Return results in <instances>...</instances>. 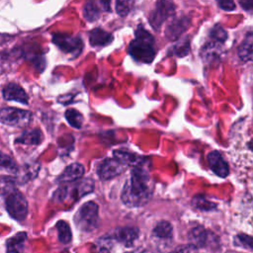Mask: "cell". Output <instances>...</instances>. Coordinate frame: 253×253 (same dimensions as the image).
<instances>
[{"instance_id":"cell-32","label":"cell","mask_w":253,"mask_h":253,"mask_svg":"<svg viewBox=\"0 0 253 253\" xmlns=\"http://www.w3.org/2000/svg\"><path fill=\"white\" fill-rule=\"evenodd\" d=\"M110 237H104L100 241V246H99V252L98 253H110Z\"/></svg>"},{"instance_id":"cell-14","label":"cell","mask_w":253,"mask_h":253,"mask_svg":"<svg viewBox=\"0 0 253 253\" xmlns=\"http://www.w3.org/2000/svg\"><path fill=\"white\" fill-rule=\"evenodd\" d=\"M84 174V167L80 163H72L67 166L64 171L57 178L58 183L70 184L78 181Z\"/></svg>"},{"instance_id":"cell-9","label":"cell","mask_w":253,"mask_h":253,"mask_svg":"<svg viewBox=\"0 0 253 253\" xmlns=\"http://www.w3.org/2000/svg\"><path fill=\"white\" fill-rule=\"evenodd\" d=\"M174 4L168 1H159L155 9L150 13L149 22L154 30H159L162 24L174 13Z\"/></svg>"},{"instance_id":"cell-28","label":"cell","mask_w":253,"mask_h":253,"mask_svg":"<svg viewBox=\"0 0 253 253\" xmlns=\"http://www.w3.org/2000/svg\"><path fill=\"white\" fill-rule=\"evenodd\" d=\"M0 167L12 173H16L18 171V166L16 162L10 156L6 155L5 153H2L1 151H0Z\"/></svg>"},{"instance_id":"cell-2","label":"cell","mask_w":253,"mask_h":253,"mask_svg":"<svg viewBox=\"0 0 253 253\" xmlns=\"http://www.w3.org/2000/svg\"><path fill=\"white\" fill-rule=\"evenodd\" d=\"M128 53L133 59L142 63H150L155 54V42L153 36L143 27L139 26L134 33V40L128 45Z\"/></svg>"},{"instance_id":"cell-22","label":"cell","mask_w":253,"mask_h":253,"mask_svg":"<svg viewBox=\"0 0 253 253\" xmlns=\"http://www.w3.org/2000/svg\"><path fill=\"white\" fill-rule=\"evenodd\" d=\"M220 45L221 44L213 42H208L203 48V57L205 58V60L211 61L218 57L220 54Z\"/></svg>"},{"instance_id":"cell-5","label":"cell","mask_w":253,"mask_h":253,"mask_svg":"<svg viewBox=\"0 0 253 253\" xmlns=\"http://www.w3.org/2000/svg\"><path fill=\"white\" fill-rule=\"evenodd\" d=\"M5 206L8 213L16 220H24L28 214V203L24 195L17 189L8 193L5 199Z\"/></svg>"},{"instance_id":"cell-35","label":"cell","mask_w":253,"mask_h":253,"mask_svg":"<svg viewBox=\"0 0 253 253\" xmlns=\"http://www.w3.org/2000/svg\"><path fill=\"white\" fill-rule=\"evenodd\" d=\"M127 253H136V252H134V251H132V252H127Z\"/></svg>"},{"instance_id":"cell-21","label":"cell","mask_w":253,"mask_h":253,"mask_svg":"<svg viewBox=\"0 0 253 253\" xmlns=\"http://www.w3.org/2000/svg\"><path fill=\"white\" fill-rule=\"evenodd\" d=\"M101 8L98 6V3L87 2L83 8V16L88 22H94L100 17Z\"/></svg>"},{"instance_id":"cell-13","label":"cell","mask_w":253,"mask_h":253,"mask_svg":"<svg viewBox=\"0 0 253 253\" xmlns=\"http://www.w3.org/2000/svg\"><path fill=\"white\" fill-rule=\"evenodd\" d=\"M2 94H3V98L8 101H17L25 105H27L29 101V97L25 92V90L16 83L7 84L3 88Z\"/></svg>"},{"instance_id":"cell-17","label":"cell","mask_w":253,"mask_h":253,"mask_svg":"<svg viewBox=\"0 0 253 253\" xmlns=\"http://www.w3.org/2000/svg\"><path fill=\"white\" fill-rule=\"evenodd\" d=\"M27 234L19 232L6 241V250L8 253H22Z\"/></svg>"},{"instance_id":"cell-24","label":"cell","mask_w":253,"mask_h":253,"mask_svg":"<svg viewBox=\"0 0 253 253\" xmlns=\"http://www.w3.org/2000/svg\"><path fill=\"white\" fill-rule=\"evenodd\" d=\"M192 205L194 206V208H196L200 211H211L216 207V205L214 203L209 201L203 195L196 196L192 201Z\"/></svg>"},{"instance_id":"cell-15","label":"cell","mask_w":253,"mask_h":253,"mask_svg":"<svg viewBox=\"0 0 253 253\" xmlns=\"http://www.w3.org/2000/svg\"><path fill=\"white\" fill-rule=\"evenodd\" d=\"M189 26V19L187 17H180L174 19L166 28L165 36L170 41H177L184 31Z\"/></svg>"},{"instance_id":"cell-26","label":"cell","mask_w":253,"mask_h":253,"mask_svg":"<svg viewBox=\"0 0 253 253\" xmlns=\"http://www.w3.org/2000/svg\"><path fill=\"white\" fill-rule=\"evenodd\" d=\"M190 50V42L188 38H185L179 42H177L172 47H171V53L177 55V56H185L188 54Z\"/></svg>"},{"instance_id":"cell-34","label":"cell","mask_w":253,"mask_h":253,"mask_svg":"<svg viewBox=\"0 0 253 253\" xmlns=\"http://www.w3.org/2000/svg\"><path fill=\"white\" fill-rule=\"evenodd\" d=\"M239 4L242 6V8L246 11H251L252 10V2H239Z\"/></svg>"},{"instance_id":"cell-29","label":"cell","mask_w":253,"mask_h":253,"mask_svg":"<svg viewBox=\"0 0 253 253\" xmlns=\"http://www.w3.org/2000/svg\"><path fill=\"white\" fill-rule=\"evenodd\" d=\"M234 244L236 246H241L244 248H247L249 250L252 249V238L249 235L246 234H237L234 237Z\"/></svg>"},{"instance_id":"cell-7","label":"cell","mask_w":253,"mask_h":253,"mask_svg":"<svg viewBox=\"0 0 253 253\" xmlns=\"http://www.w3.org/2000/svg\"><path fill=\"white\" fill-rule=\"evenodd\" d=\"M127 165L119 157L113 156L112 158H106L97 168V174L101 180H110L125 171Z\"/></svg>"},{"instance_id":"cell-10","label":"cell","mask_w":253,"mask_h":253,"mask_svg":"<svg viewBox=\"0 0 253 253\" xmlns=\"http://www.w3.org/2000/svg\"><path fill=\"white\" fill-rule=\"evenodd\" d=\"M139 230L134 226H124L117 228L112 236V239L120 242L126 247H130L133 245L134 241L137 239Z\"/></svg>"},{"instance_id":"cell-6","label":"cell","mask_w":253,"mask_h":253,"mask_svg":"<svg viewBox=\"0 0 253 253\" xmlns=\"http://www.w3.org/2000/svg\"><path fill=\"white\" fill-rule=\"evenodd\" d=\"M31 122L32 113L29 111L12 107L3 108L0 110V123L4 125L24 127L29 126Z\"/></svg>"},{"instance_id":"cell-19","label":"cell","mask_w":253,"mask_h":253,"mask_svg":"<svg viewBox=\"0 0 253 253\" xmlns=\"http://www.w3.org/2000/svg\"><path fill=\"white\" fill-rule=\"evenodd\" d=\"M152 234L158 239L169 240L173 237V227L170 222L166 220H161L153 228Z\"/></svg>"},{"instance_id":"cell-33","label":"cell","mask_w":253,"mask_h":253,"mask_svg":"<svg viewBox=\"0 0 253 253\" xmlns=\"http://www.w3.org/2000/svg\"><path fill=\"white\" fill-rule=\"evenodd\" d=\"M217 4L224 11H232L235 8V4L232 1H219Z\"/></svg>"},{"instance_id":"cell-1","label":"cell","mask_w":253,"mask_h":253,"mask_svg":"<svg viewBox=\"0 0 253 253\" xmlns=\"http://www.w3.org/2000/svg\"><path fill=\"white\" fill-rule=\"evenodd\" d=\"M153 193V183L142 163H137L130 171L129 177L122 191V201L127 207L144 206Z\"/></svg>"},{"instance_id":"cell-3","label":"cell","mask_w":253,"mask_h":253,"mask_svg":"<svg viewBox=\"0 0 253 253\" xmlns=\"http://www.w3.org/2000/svg\"><path fill=\"white\" fill-rule=\"evenodd\" d=\"M74 222L78 229L90 232L94 230L99 223V207L94 202L83 204L74 215Z\"/></svg>"},{"instance_id":"cell-16","label":"cell","mask_w":253,"mask_h":253,"mask_svg":"<svg viewBox=\"0 0 253 253\" xmlns=\"http://www.w3.org/2000/svg\"><path fill=\"white\" fill-rule=\"evenodd\" d=\"M113 35L100 29H94L89 33V42L92 46H106L113 42Z\"/></svg>"},{"instance_id":"cell-8","label":"cell","mask_w":253,"mask_h":253,"mask_svg":"<svg viewBox=\"0 0 253 253\" xmlns=\"http://www.w3.org/2000/svg\"><path fill=\"white\" fill-rule=\"evenodd\" d=\"M52 42L59 49L74 56L80 54L83 49V42L78 37L66 34H55L52 36Z\"/></svg>"},{"instance_id":"cell-31","label":"cell","mask_w":253,"mask_h":253,"mask_svg":"<svg viewBox=\"0 0 253 253\" xmlns=\"http://www.w3.org/2000/svg\"><path fill=\"white\" fill-rule=\"evenodd\" d=\"M171 253H198V248L193 244H183L177 246Z\"/></svg>"},{"instance_id":"cell-18","label":"cell","mask_w":253,"mask_h":253,"mask_svg":"<svg viewBox=\"0 0 253 253\" xmlns=\"http://www.w3.org/2000/svg\"><path fill=\"white\" fill-rule=\"evenodd\" d=\"M252 33L249 32L237 48V54L242 61L247 62L252 59Z\"/></svg>"},{"instance_id":"cell-25","label":"cell","mask_w":253,"mask_h":253,"mask_svg":"<svg viewBox=\"0 0 253 253\" xmlns=\"http://www.w3.org/2000/svg\"><path fill=\"white\" fill-rule=\"evenodd\" d=\"M65 118L68 122V124L75 127V128H80L83 124V116L76 110L74 109H69L65 112Z\"/></svg>"},{"instance_id":"cell-27","label":"cell","mask_w":253,"mask_h":253,"mask_svg":"<svg viewBox=\"0 0 253 253\" xmlns=\"http://www.w3.org/2000/svg\"><path fill=\"white\" fill-rule=\"evenodd\" d=\"M227 38V34L226 32L219 26V25H215L210 32V39L211 42H216V43H223L225 42Z\"/></svg>"},{"instance_id":"cell-4","label":"cell","mask_w":253,"mask_h":253,"mask_svg":"<svg viewBox=\"0 0 253 253\" xmlns=\"http://www.w3.org/2000/svg\"><path fill=\"white\" fill-rule=\"evenodd\" d=\"M93 191V183L89 179H85L80 182H73L71 184L63 185L54 193V200L57 202H63L65 200L76 201L82 196Z\"/></svg>"},{"instance_id":"cell-11","label":"cell","mask_w":253,"mask_h":253,"mask_svg":"<svg viewBox=\"0 0 253 253\" xmlns=\"http://www.w3.org/2000/svg\"><path fill=\"white\" fill-rule=\"evenodd\" d=\"M213 233L207 230L205 227L198 225L189 232V239L191 244L198 247H206L213 241Z\"/></svg>"},{"instance_id":"cell-23","label":"cell","mask_w":253,"mask_h":253,"mask_svg":"<svg viewBox=\"0 0 253 253\" xmlns=\"http://www.w3.org/2000/svg\"><path fill=\"white\" fill-rule=\"evenodd\" d=\"M55 226L58 232L59 241L62 243H69L72 238V234L68 223L64 220H59Z\"/></svg>"},{"instance_id":"cell-20","label":"cell","mask_w":253,"mask_h":253,"mask_svg":"<svg viewBox=\"0 0 253 253\" xmlns=\"http://www.w3.org/2000/svg\"><path fill=\"white\" fill-rule=\"evenodd\" d=\"M42 140V131L38 128L26 130L22 133L20 137L16 139V142L23 144H40Z\"/></svg>"},{"instance_id":"cell-30","label":"cell","mask_w":253,"mask_h":253,"mask_svg":"<svg viewBox=\"0 0 253 253\" xmlns=\"http://www.w3.org/2000/svg\"><path fill=\"white\" fill-rule=\"evenodd\" d=\"M132 4H133V2H131V1H118L116 3L117 13L121 17L126 16L129 13V11L131 10Z\"/></svg>"},{"instance_id":"cell-12","label":"cell","mask_w":253,"mask_h":253,"mask_svg":"<svg viewBox=\"0 0 253 253\" xmlns=\"http://www.w3.org/2000/svg\"><path fill=\"white\" fill-rule=\"evenodd\" d=\"M207 159L210 168L214 172V174L222 178L227 177V175L229 174L228 164L218 151H211V153H209Z\"/></svg>"}]
</instances>
